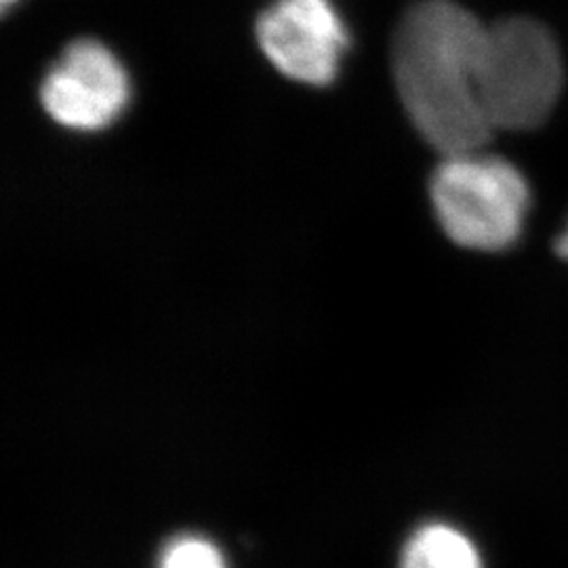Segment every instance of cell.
<instances>
[{"label": "cell", "mask_w": 568, "mask_h": 568, "mask_svg": "<svg viewBox=\"0 0 568 568\" xmlns=\"http://www.w3.org/2000/svg\"><path fill=\"white\" fill-rule=\"evenodd\" d=\"M487 28L450 0H422L406 11L392 42V65L408 119L432 148L483 150L493 135L480 63Z\"/></svg>", "instance_id": "6da1fadb"}, {"label": "cell", "mask_w": 568, "mask_h": 568, "mask_svg": "<svg viewBox=\"0 0 568 568\" xmlns=\"http://www.w3.org/2000/svg\"><path fill=\"white\" fill-rule=\"evenodd\" d=\"M436 220L448 239L469 251L497 253L520 241L530 190L514 164L480 150L448 154L429 182Z\"/></svg>", "instance_id": "7a4b0ae2"}, {"label": "cell", "mask_w": 568, "mask_h": 568, "mask_svg": "<svg viewBox=\"0 0 568 568\" xmlns=\"http://www.w3.org/2000/svg\"><path fill=\"white\" fill-rule=\"evenodd\" d=\"M562 91V58L551 32L528 18L487 28L480 93L493 129L527 131L548 121Z\"/></svg>", "instance_id": "3957f363"}, {"label": "cell", "mask_w": 568, "mask_h": 568, "mask_svg": "<svg viewBox=\"0 0 568 568\" xmlns=\"http://www.w3.org/2000/svg\"><path fill=\"white\" fill-rule=\"evenodd\" d=\"M131 98L129 77L102 42L68 44L41 82V103L53 121L72 131H102Z\"/></svg>", "instance_id": "277c9868"}, {"label": "cell", "mask_w": 568, "mask_h": 568, "mask_svg": "<svg viewBox=\"0 0 568 568\" xmlns=\"http://www.w3.org/2000/svg\"><path fill=\"white\" fill-rule=\"evenodd\" d=\"M265 58L291 81L326 87L347 49V30L331 0H274L257 20Z\"/></svg>", "instance_id": "5b68a950"}, {"label": "cell", "mask_w": 568, "mask_h": 568, "mask_svg": "<svg viewBox=\"0 0 568 568\" xmlns=\"http://www.w3.org/2000/svg\"><path fill=\"white\" fill-rule=\"evenodd\" d=\"M400 568H487L476 541L448 523L415 528L400 554Z\"/></svg>", "instance_id": "8992f818"}, {"label": "cell", "mask_w": 568, "mask_h": 568, "mask_svg": "<svg viewBox=\"0 0 568 568\" xmlns=\"http://www.w3.org/2000/svg\"><path fill=\"white\" fill-rule=\"evenodd\" d=\"M156 568H227L224 551L203 535H180L164 544Z\"/></svg>", "instance_id": "52a82bcc"}, {"label": "cell", "mask_w": 568, "mask_h": 568, "mask_svg": "<svg viewBox=\"0 0 568 568\" xmlns=\"http://www.w3.org/2000/svg\"><path fill=\"white\" fill-rule=\"evenodd\" d=\"M556 251H558L560 257L568 260V230L565 234H560V239H558V243H556Z\"/></svg>", "instance_id": "ba28073f"}, {"label": "cell", "mask_w": 568, "mask_h": 568, "mask_svg": "<svg viewBox=\"0 0 568 568\" xmlns=\"http://www.w3.org/2000/svg\"><path fill=\"white\" fill-rule=\"evenodd\" d=\"M0 2H2V9H9V7H11L16 0H0Z\"/></svg>", "instance_id": "9c48e42d"}]
</instances>
